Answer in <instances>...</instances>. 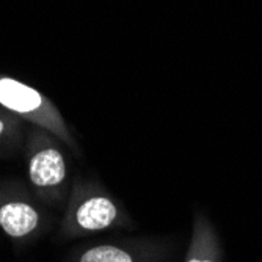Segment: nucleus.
<instances>
[{
    "label": "nucleus",
    "mask_w": 262,
    "mask_h": 262,
    "mask_svg": "<svg viewBox=\"0 0 262 262\" xmlns=\"http://www.w3.org/2000/svg\"><path fill=\"white\" fill-rule=\"evenodd\" d=\"M4 129H5V124H4V121H2V120H0V135H2Z\"/></svg>",
    "instance_id": "nucleus-7"
},
{
    "label": "nucleus",
    "mask_w": 262,
    "mask_h": 262,
    "mask_svg": "<svg viewBox=\"0 0 262 262\" xmlns=\"http://www.w3.org/2000/svg\"><path fill=\"white\" fill-rule=\"evenodd\" d=\"M38 212L26 203H8L0 207V226L10 237H24L38 226Z\"/></svg>",
    "instance_id": "nucleus-5"
},
{
    "label": "nucleus",
    "mask_w": 262,
    "mask_h": 262,
    "mask_svg": "<svg viewBox=\"0 0 262 262\" xmlns=\"http://www.w3.org/2000/svg\"><path fill=\"white\" fill-rule=\"evenodd\" d=\"M0 104L19 115L39 116L47 112L38 91L13 79H0Z\"/></svg>",
    "instance_id": "nucleus-1"
},
{
    "label": "nucleus",
    "mask_w": 262,
    "mask_h": 262,
    "mask_svg": "<svg viewBox=\"0 0 262 262\" xmlns=\"http://www.w3.org/2000/svg\"><path fill=\"white\" fill-rule=\"evenodd\" d=\"M66 165L60 151L46 148L30 160V179L36 187H54L64 181Z\"/></svg>",
    "instance_id": "nucleus-3"
},
{
    "label": "nucleus",
    "mask_w": 262,
    "mask_h": 262,
    "mask_svg": "<svg viewBox=\"0 0 262 262\" xmlns=\"http://www.w3.org/2000/svg\"><path fill=\"white\" fill-rule=\"evenodd\" d=\"M118 219V207L107 196H91L83 201L77 212L76 222L85 231H102L110 228Z\"/></svg>",
    "instance_id": "nucleus-2"
},
{
    "label": "nucleus",
    "mask_w": 262,
    "mask_h": 262,
    "mask_svg": "<svg viewBox=\"0 0 262 262\" xmlns=\"http://www.w3.org/2000/svg\"><path fill=\"white\" fill-rule=\"evenodd\" d=\"M80 262H134V257L130 253L118 247L99 245L85 251Z\"/></svg>",
    "instance_id": "nucleus-6"
},
{
    "label": "nucleus",
    "mask_w": 262,
    "mask_h": 262,
    "mask_svg": "<svg viewBox=\"0 0 262 262\" xmlns=\"http://www.w3.org/2000/svg\"><path fill=\"white\" fill-rule=\"evenodd\" d=\"M185 262H222L219 237L203 215L195 220L193 239Z\"/></svg>",
    "instance_id": "nucleus-4"
}]
</instances>
